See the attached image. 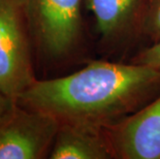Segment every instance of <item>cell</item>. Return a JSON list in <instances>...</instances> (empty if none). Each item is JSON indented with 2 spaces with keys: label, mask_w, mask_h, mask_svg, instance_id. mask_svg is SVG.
<instances>
[{
  "label": "cell",
  "mask_w": 160,
  "mask_h": 159,
  "mask_svg": "<svg viewBox=\"0 0 160 159\" xmlns=\"http://www.w3.org/2000/svg\"><path fill=\"white\" fill-rule=\"evenodd\" d=\"M159 88L158 69L93 61L68 76L36 80L17 101L59 124L104 129L138 111Z\"/></svg>",
  "instance_id": "1"
},
{
  "label": "cell",
  "mask_w": 160,
  "mask_h": 159,
  "mask_svg": "<svg viewBox=\"0 0 160 159\" xmlns=\"http://www.w3.org/2000/svg\"><path fill=\"white\" fill-rule=\"evenodd\" d=\"M32 45L50 63L65 61L83 36V0H23Z\"/></svg>",
  "instance_id": "2"
},
{
  "label": "cell",
  "mask_w": 160,
  "mask_h": 159,
  "mask_svg": "<svg viewBox=\"0 0 160 159\" xmlns=\"http://www.w3.org/2000/svg\"><path fill=\"white\" fill-rule=\"evenodd\" d=\"M23 0H0V91L17 100L37 80Z\"/></svg>",
  "instance_id": "3"
},
{
  "label": "cell",
  "mask_w": 160,
  "mask_h": 159,
  "mask_svg": "<svg viewBox=\"0 0 160 159\" xmlns=\"http://www.w3.org/2000/svg\"><path fill=\"white\" fill-rule=\"evenodd\" d=\"M59 122L15 101L0 117V159L49 158Z\"/></svg>",
  "instance_id": "4"
},
{
  "label": "cell",
  "mask_w": 160,
  "mask_h": 159,
  "mask_svg": "<svg viewBox=\"0 0 160 159\" xmlns=\"http://www.w3.org/2000/svg\"><path fill=\"white\" fill-rule=\"evenodd\" d=\"M103 130L115 158L160 159V94Z\"/></svg>",
  "instance_id": "5"
},
{
  "label": "cell",
  "mask_w": 160,
  "mask_h": 159,
  "mask_svg": "<svg viewBox=\"0 0 160 159\" xmlns=\"http://www.w3.org/2000/svg\"><path fill=\"white\" fill-rule=\"evenodd\" d=\"M49 158L112 159L115 156L103 129L60 124Z\"/></svg>",
  "instance_id": "6"
},
{
  "label": "cell",
  "mask_w": 160,
  "mask_h": 159,
  "mask_svg": "<svg viewBox=\"0 0 160 159\" xmlns=\"http://www.w3.org/2000/svg\"><path fill=\"white\" fill-rule=\"evenodd\" d=\"M144 0H84L92 12L101 37L111 40L124 33L134 22Z\"/></svg>",
  "instance_id": "7"
},
{
  "label": "cell",
  "mask_w": 160,
  "mask_h": 159,
  "mask_svg": "<svg viewBox=\"0 0 160 159\" xmlns=\"http://www.w3.org/2000/svg\"><path fill=\"white\" fill-rule=\"evenodd\" d=\"M141 29L153 43L160 40V0H147L142 12Z\"/></svg>",
  "instance_id": "8"
},
{
  "label": "cell",
  "mask_w": 160,
  "mask_h": 159,
  "mask_svg": "<svg viewBox=\"0 0 160 159\" xmlns=\"http://www.w3.org/2000/svg\"><path fill=\"white\" fill-rule=\"evenodd\" d=\"M132 63L146 65L160 70V40L139 52L132 60Z\"/></svg>",
  "instance_id": "9"
},
{
  "label": "cell",
  "mask_w": 160,
  "mask_h": 159,
  "mask_svg": "<svg viewBox=\"0 0 160 159\" xmlns=\"http://www.w3.org/2000/svg\"><path fill=\"white\" fill-rule=\"evenodd\" d=\"M15 101L16 100H13L12 98L4 95V94L0 91V117L12 107V104L15 102Z\"/></svg>",
  "instance_id": "10"
}]
</instances>
